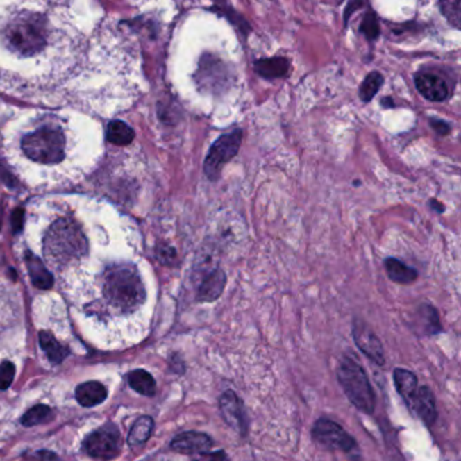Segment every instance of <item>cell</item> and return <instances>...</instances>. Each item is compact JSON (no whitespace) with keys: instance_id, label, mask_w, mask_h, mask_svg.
<instances>
[{"instance_id":"22","label":"cell","mask_w":461,"mask_h":461,"mask_svg":"<svg viewBox=\"0 0 461 461\" xmlns=\"http://www.w3.org/2000/svg\"><path fill=\"white\" fill-rule=\"evenodd\" d=\"M128 385L144 396H153L156 394V380L145 369H134L128 375Z\"/></svg>"},{"instance_id":"13","label":"cell","mask_w":461,"mask_h":461,"mask_svg":"<svg viewBox=\"0 0 461 461\" xmlns=\"http://www.w3.org/2000/svg\"><path fill=\"white\" fill-rule=\"evenodd\" d=\"M226 282H228V276H226L225 271H222L221 268L211 269L210 272L206 274L198 287L196 301L202 302V303L215 302L222 295V292L226 287Z\"/></svg>"},{"instance_id":"12","label":"cell","mask_w":461,"mask_h":461,"mask_svg":"<svg viewBox=\"0 0 461 461\" xmlns=\"http://www.w3.org/2000/svg\"><path fill=\"white\" fill-rule=\"evenodd\" d=\"M211 437L202 432H184L175 437L171 442V448L183 455H203L212 448Z\"/></svg>"},{"instance_id":"27","label":"cell","mask_w":461,"mask_h":461,"mask_svg":"<svg viewBox=\"0 0 461 461\" xmlns=\"http://www.w3.org/2000/svg\"><path fill=\"white\" fill-rule=\"evenodd\" d=\"M360 33L364 34V37L368 40V41H375L379 38L380 35V25H379V21H378V17L375 12L369 11L361 25H360Z\"/></svg>"},{"instance_id":"23","label":"cell","mask_w":461,"mask_h":461,"mask_svg":"<svg viewBox=\"0 0 461 461\" xmlns=\"http://www.w3.org/2000/svg\"><path fill=\"white\" fill-rule=\"evenodd\" d=\"M153 419L148 415L140 417L131 426L128 433V442L130 446H140L145 444L153 432Z\"/></svg>"},{"instance_id":"28","label":"cell","mask_w":461,"mask_h":461,"mask_svg":"<svg viewBox=\"0 0 461 461\" xmlns=\"http://www.w3.org/2000/svg\"><path fill=\"white\" fill-rule=\"evenodd\" d=\"M442 15L448 19V22L455 28H460L461 22V3L459 0L455 1H441L439 4Z\"/></svg>"},{"instance_id":"17","label":"cell","mask_w":461,"mask_h":461,"mask_svg":"<svg viewBox=\"0 0 461 461\" xmlns=\"http://www.w3.org/2000/svg\"><path fill=\"white\" fill-rule=\"evenodd\" d=\"M385 268L388 278L398 284H412L418 279V272L415 268L409 267L403 261L388 257L385 260Z\"/></svg>"},{"instance_id":"2","label":"cell","mask_w":461,"mask_h":461,"mask_svg":"<svg viewBox=\"0 0 461 461\" xmlns=\"http://www.w3.org/2000/svg\"><path fill=\"white\" fill-rule=\"evenodd\" d=\"M48 17L42 12L24 11L1 30V44L6 51L24 58L45 54L53 40Z\"/></svg>"},{"instance_id":"18","label":"cell","mask_w":461,"mask_h":461,"mask_svg":"<svg viewBox=\"0 0 461 461\" xmlns=\"http://www.w3.org/2000/svg\"><path fill=\"white\" fill-rule=\"evenodd\" d=\"M26 265H27L31 282L37 288L49 290L53 287V283H54L53 275L47 269L45 264L40 258L33 256L31 253H27Z\"/></svg>"},{"instance_id":"7","label":"cell","mask_w":461,"mask_h":461,"mask_svg":"<svg viewBox=\"0 0 461 461\" xmlns=\"http://www.w3.org/2000/svg\"><path fill=\"white\" fill-rule=\"evenodd\" d=\"M242 130L235 128L230 133L221 135L210 148L208 154L206 156L203 171L207 179L217 181L221 178L224 167L233 160L242 144Z\"/></svg>"},{"instance_id":"1","label":"cell","mask_w":461,"mask_h":461,"mask_svg":"<svg viewBox=\"0 0 461 461\" xmlns=\"http://www.w3.org/2000/svg\"><path fill=\"white\" fill-rule=\"evenodd\" d=\"M146 302V290L137 268L130 264L107 267L84 303V311L97 321L126 319Z\"/></svg>"},{"instance_id":"32","label":"cell","mask_w":461,"mask_h":461,"mask_svg":"<svg viewBox=\"0 0 461 461\" xmlns=\"http://www.w3.org/2000/svg\"><path fill=\"white\" fill-rule=\"evenodd\" d=\"M12 228L14 233H19L24 228V211L21 208L12 214Z\"/></svg>"},{"instance_id":"16","label":"cell","mask_w":461,"mask_h":461,"mask_svg":"<svg viewBox=\"0 0 461 461\" xmlns=\"http://www.w3.org/2000/svg\"><path fill=\"white\" fill-rule=\"evenodd\" d=\"M257 75L267 80L282 78L290 72V60L285 57H269L255 61Z\"/></svg>"},{"instance_id":"14","label":"cell","mask_w":461,"mask_h":461,"mask_svg":"<svg viewBox=\"0 0 461 461\" xmlns=\"http://www.w3.org/2000/svg\"><path fill=\"white\" fill-rule=\"evenodd\" d=\"M409 408L421 418V421L425 425L432 426L436 422V399L429 387H425V385L418 387L414 398L411 399Z\"/></svg>"},{"instance_id":"9","label":"cell","mask_w":461,"mask_h":461,"mask_svg":"<svg viewBox=\"0 0 461 461\" xmlns=\"http://www.w3.org/2000/svg\"><path fill=\"white\" fill-rule=\"evenodd\" d=\"M352 335L360 351L378 365L385 362V349L375 332L359 318L352 324Z\"/></svg>"},{"instance_id":"20","label":"cell","mask_w":461,"mask_h":461,"mask_svg":"<svg viewBox=\"0 0 461 461\" xmlns=\"http://www.w3.org/2000/svg\"><path fill=\"white\" fill-rule=\"evenodd\" d=\"M418 329L425 335H435L441 332V322L436 308L430 305H422L418 308Z\"/></svg>"},{"instance_id":"33","label":"cell","mask_w":461,"mask_h":461,"mask_svg":"<svg viewBox=\"0 0 461 461\" xmlns=\"http://www.w3.org/2000/svg\"><path fill=\"white\" fill-rule=\"evenodd\" d=\"M430 125H432V128H435L437 133L441 134V135H446V134L449 133V130H451V126H449L446 122L441 121V119H432V121H430Z\"/></svg>"},{"instance_id":"11","label":"cell","mask_w":461,"mask_h":461,"mask_svg":"<svg viewBox=\"0 0 461 461\" xmlns=\"http://www.w3.org/2000/svg\"><path fill=\"white\" fill-rule=\"evenodd\" d=\"M414 81L418 92L430 102H444L449 98L451 90L448 81L435 72H419L415 75Z\"/></svg>"},{"instance_id":"5","label":"cell","mask_w":461,"mask_h":461,"mask_svg":"<svg viewBox=\"0 0 461 461\" xmlns=\"http://www.w3.org/2000/svg\"><path fill=\"white\" fill-rule=\"evenodd\" d=\"M338 382L342 387L349 402L365 414H374L376 408V398L372 385L356 360L344 358L337 371Z\"/></svg>"},{"instance_id":"8","label":"cell","mask_w":461,"mask_h":461,"mask_svg":"<svg viewBox=\"0 0 461 461\" xmlns=\"http://www.w3.org/2000/svg\"><path fill=\"white\" fill-rule=\"evenodd\" d=\"M114 424H106L84 439V452L98 460H112L121 453L122 439Z\"/></svg>"},{"instance_id":"15","label":"cell","mask_w":461,"mask_h":461,"mask_svg":"<svg viewBox=\"0 0 461 461\" xmlns=\"http://www.w3.org/2000/svg\"><path fill=\"white\" fill-rule=\"evenodd\" d=\"M76 401L83 408H94L107 399V388L95 380L81 383L75 389Z\"/></svg>"},{"instance_id":"10","label":"cell","mask_w":461,"mask_h":461,"mask_svg":"<svg viewBox=\"0 0 461 461\" xmlns=\"http://www.w3.org/2000/svg\"><path fill=\"white\" fill-rule=\"evenodd\" d=\"M219 409L226 424L241 436L246 435V415L241 398L233 391H225L219 398Z\"/></svg>"},{"instance_id":"19","label":"cell","mask_w":461,"mask_h":461,"mask_svg":"<svg viewBox=\"0 0 461 461\" xmlns=\"http://www.w3.org/2000/svg\"><path fill=\"white\" fill-rule=\"evenodd\" d=\"M394 383L395 388L402 396V399L406 402V405H410L411 399L414 398L417 389H418V379L417 376L405 368H396L394 371Z\"/></svg>"},{"instance_id":"30","label":"cell","mask_w":461,"mask_h":461,"mask_svg":"<svg viewBox=\"0 0 461 461\" xmlns=\"http://www.w3.org/2000/svg\"><path fill=\"white\" fill-rule=\"evenodd\" d=\"M158 258L164 264H171L176 258V252L174 248H169V246L161 248V249H158Z\"/></svg>"},{"instance_id":"4","label":"cell","mask_w":461,"mask_h":461,"mask_svg":"<svg viewBox=\"0 0 461 461\" xmlns=\"http://www.w3.org/2000/svg\"><path fill=\"white\" fill-rule=\"evenodd\" d=\"M87 240L72 219H57L45 234L44 255L53 267L74 264L87 253Z\"/></svg>"},{"instance_id":"21","label":"cell","mask_w":461,"mask_h":461,"mask_svg":"<svg viewBox=\"0 0 461 461\" xmlns=\"http://www.w3.org/2000/svg\"><path fill=\"white\" fill-rule=\"evenodd\" d=\"M40 345L51 364H60L69 355L68 349L60 344L53 334L45 330L40 332Z\"/></svg>"},{"instance_id":"25","label":"cell","mask_w":461,"mask_h":461,"mask_svg":"<svg viewBox=\"0 0 461 461\" xmlns=\"http://www.w3.org/2000/svg\"><path fill=\"white\" fill-rule=\"evenodd\" d=\"M383 83H385V77L380 72L374 71V72L368 74V76L362 80V83L360 85V99L364 103L371 102L375 98V95L380 91Z\"/></svg>"},{"instance_id":"31","label":"cell","mask_w":461,"mask_h":461,"mask_svg":"<svg viewBox=\"0 0 461 461\" xmlns=\"http://www.w3.org/2000/svg\"><path fill=\"white\" fill-rule=\"evenodd\" d=\"M196 461H228V456L224 451H218V452H207L201 455V459Z\"/></svg>"},{"instance_id":"29","label":"cell","mask_w":461,"mask_h":461,"mask_svg":"<svg viewBox=\"0 0 461 461\" xmlns=\"http://www.w3.org/2000/svg\"><path fill=\"white\" fill-rule=\"evenodd\" d=\"M15 378V365L11 361H3L0 364V389H7L12 385Z\"/></svg>"},{"instance_id":"6","label":"cell","mask_w":461,"mask_h":461,"mask_svg":"<svg viewBox=\"0 0 461 461\" xmlns=\"http://www.w3.org/2000/svg\"><path fill=\"white\" fill-rule=\"evenodd\" d=\"M312 438L322 446L340 451L348 455L351 459L358 461L361 458L359 445L341 425L329 418H319L312 426Z\"/></svg>"},{"instance_id":"26","label":"cell","mask_w":461,"mask_h":461,"mask_svg":"<svg viewBox=\"0 0 461 461\" xmlns=\"http://www.w3.org/2000/svg\"><path fill=\"white\" fill-rule=\"evenodd\" d=\"M51 418V409L47 405H37L26 411L21 418V424L26 428L37 426L48 422Z\"/></svg>"},{"instance_id":"24","label":"cell","mask_w":461,"mask_h":461,"mask_svg":"<svg viewBox=\"0 0 461 461\" xmlns=\"http://www.w3.org/2000/svg\"><path fill=\"white\" fill-rule=\"evenodd\" d=\"M107 140L118 146H125L134 140V130L122 121H112L107 126Z\"/></svg>"},{"instance_id":"3","label":"cell","mask_w":461,"mask_h":461,"mask_svg":"<svg viewBox=\"0 0 461 461\" xmlns=\"http://www.w3.org/2000/svg\"><path fill=\"white\" fill-rule=\"evenodd\" d=\"M67 131L56 121H45L24 134L21 151L27 161L56 167L67 157Z\"/></svg>"},{"instance_id":"34","label":"cell","mask_w":461,"mask_h":461,"mask_svg":"<svg viewBox=\"0 0 461 461\" xmlns=\"http://www.w3.org/2000/svg\"><path fill=\"white\" fill-rule=\"evenodd\" d=\"M429 203L432 205V208L436 210L437 212H442V211L445 210V208H444V205L439 203V202H437L436 199H432Z\"/></svg>"}]
</instances>
